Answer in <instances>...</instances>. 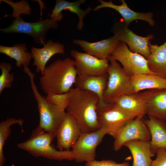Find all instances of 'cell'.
Instances as JSON below:
<instances>
[{"mask_svg":"<svg viewBox=\"0 0 166 166\" xmlns=\"http://www.w3.org/2000/svg\"><path fill=\"white\" fill-rule=\"evenodd\" d=\"M69 92L70 98L66 110L76 120L81 132L94 131L101 128L98 119V96L77 87H73Z\"/></svg>","mask_w":166,"mask_h":166,"instance_id":"obj_1","label":"cell"},{"mask_svg":"<svg viewBox=\"0 0 166 166\" xmlns=\"http://www.w3.org/2000/svg\"><path fill=\"white\" fill-rule=\"evenodd\" d=\"M77 76L73 60H57L46 67L40 78V84L47 95L65 93L75 84Z\"/></svg>","mask_w":166,"mask_h":166,"instance_id":"obj_2","label":"cell"},{"mask_svg":"<svg viewBox=\"0 0 166 166\" xmlns=\"http://www.w3.org/2000/svg\"><path fill=\"white\" fill-rule=\"evenodd\" d=\"M56 136L53 133L35 129L30 138L18 143L17 147L36 157H42L59 161L74 160L71 150H57L52 145L51 143Z\"/></svg>","mask_w":166,"mask_h":166,"instance_id":"obj_3","label":"cell"},{"mask_svg":"<svg viewBox=\"0 0 166 166\" xmlns=\"http://www.w3.org/2000/svg\"><path fill=\"white\" fill-rule=\"evenodd\" d=\"M23 70L29 77L31 88L37 103L39 122L35 129L56 135L66 112L50 102L46 97L40 94L34 82V75L28 67H24Z\"/></svg>","mask_w":166,"mask_h":166,"instance_id":"obj_4","label":"cell"},{"mask_svg":"<svg viewBox=\"0 0 166 166\" xmlns=\"http://www.w3.org/2000/svg\"><path fill=\"white\" fill-rule=\"evenodd\" d=\"M110 62L107 74V85L103 96V101L107 104H113L120 97L135 93L131 77L124 72L117 61L109 56Z\"/></svg>","mask_w":166,"mask_h":166,"instance_id":"obj_5","label":"cell"},{"mask_svg":"<svg viewBox=\"0 0 166 166\" xmlns=\"http://www.w3.org/2000/svg\"><path fill=\"white\" fill-rule=\"evenodd\" d=\"M11 24L7 27L1 29L0 31L6 34L20 33L31 36L35 44L44 45L46 42V35L51 29L55 30L59 26L58 22L50 18H41L35 22L25 21L19 16L15 17Z\"/></svg>","mask_w":166,"mask_h":166,"instance_id":"obj_6","label":"cell"},{"mask_svg":"<svg viewBox=\"0 0 166 166\" xmlns=\"http://www.w3.org/2000/svg\"><path fill=\"white\" fill-rule=\"evenodd\" d=\"M111 55L121 63L124 72L130 77L142 74L156 75L149 69L146 59L131 51L123 42H119Z\"/></svg>","mask_w":166,"mask_h":166,"instance_id":"obj_7","label":"cell"},{"mask_svg":"<svg viewBox=\"0 0 166 166\" xmlns=\"http://www.w3.org/2000/svg\"><path fill=\"white\" fill-rule=\"evenodd\" d=\"M98 119L101 128L115 138L120 131L136 117L119 108L114 104L99 107Z\"/></svg>","mask_w":166,"mask_h":166,"instance_id":"obj_8","label":"cell"},{"mask_svg":"<svg viewBox=\"0 0 166 166\" xmlns=\"http://www.w3.org/2000/svg\"><path fill=\"white\" fill-rule=\"evenodd\" d=\"M106 134L101 128L94 131L81 132L71 148L74 160L78 163H86L95 160L96 148Z\"/></svg>","mask_w":166,"mask_h":166,"instance_id":"obj_9","label":"cell"},{"mask_svg":"<svg viewBox=\"0 0 166 166\" xmlns=\"http://www.w3.org/2000/svg\"><path fill=\"white\" fill-rule=\"evenodd\" d=\"M111 30L120 42L127 44L132 52L140 54L145 58L150 54L149 43L153 38V34H149L145 37L137 35L121 21L114 23Z\"/></svg>","mask_w":166,"mask_h":166,"instance_id":"obj_10","label":"cell"},{"mask_svg":"<svg viewBox=\"0 0 166 166\" xmlns=\"http://www.w3.org/2000/svg\"><path fill=\"white\" fill-rule=\"evenodd\" d=\"M70 54L74 59L78 75L94 76L107 74L109 66L108 59H100L75 49L71 50Z\"/></svg>","mask_w":166,"mask_h":166,"instance_id":"obj_11","label":"cell"},{"mask_svg":"<svg viewBox=\"0 0 166 166\" xmlns=\"http://www.w3.org/2000/svg\"><path fill=\"white\" fill-rule=\"evenodd\" d=\"M151 139L150 132L143 117H138L129 122L117 134L113 148L117 151L128 142L135 140L149 141Z\"/></svg>","mask_w":166,"mask_h":166,"instance_id":"obj_12","label":"cell"},{"mask_svg":"<svg viewBox=\"0 0 166 166\" xmlns=\"http://www.w3.org/2000/svg\"><path fill=\"white\" fill-rule=\"evenodd\" d=\"M81 132L76 120L66 112L56 133L57 147L61 151H69L77 140Z\"/></svg>","mask_w":166,"mask_h":166,"instance_id":"obj_13","label":"cell"},{"mask_svg":"<svg viewBox=\"0 0 166 166\" xmlns=\"http://www.w3.org/2000/svg\"><path fill=\"white\" fill-rule=\"evenodd\" d=\"M120 40L113 35L101 41L93 42L75 39L74 44L78 45L85 53L100 59H108L116 47Z\"/></svg>","mask_w":166,"mask_h":166,"instance_id":"obj_14","label":"cell"},{"mask_svg":"<svg viewBox=\"0 0 166 166\" xmlns=\"http://www.w3.org/2000/svg\"><path fill=\"white\" fill-rule=\"evenodd\" d=\"M100 4L96 6L93 9L96 11L104 8L113 9L118 12L122 16L125 24L128 26L132 21L137 20H142L147 22L150 26L155 25V22L153 19V14L152 12L140 13L136 12L130 8L124 0H121V5L114 4L111 0L109 2L102 0H98Z\"/></svg>","mask_w":166,"mask_h":166,"instance_id":"obj_15","label":"cell"},{"mask_svg":"<svg viewBox=\"0 0 166 166\" xmlns=\"http://www.w3.org/2000/svg\"><path fill=\"white\" fill-rule=\"evenodd\" d=\"M33 65L36 67V71L43 74L47 62L54 55L64 53V45L58 42H55L51 39L47 41L42 48L34 47L31 49Z\"/></svg>","mask_w":166,"mask_h":166,"instance_id":"obj_16","label":"cell"},{"mask_svg":"<svg viewBox=\"0 0 166 166\" xmlns=\"http://www.w3.org/2000/svg\"><path fill=\"white\" fill-rule=\"evenodd\" d=\"M146 103L147 114L166 121V89H150L141 92Z\"/></svg>","mask_w":166,"mask_h":166,"instance_id":"obj_17","label":"cell"},{"mask_svg":"<svg viewBox=\"0 0 166 166\" xmlns=\"http://www.w3.org/2000/svg\"><path fill=\"white\" fill-rule=\"evenodd\" d=\"M85 2V0H78L74 2H69L64 0H56L54 7L50 15V18L57 22L61 21L63 17L62 11L63 10H69L76 14L78 16L79 20L77 28L78 30L81 31L84 26V17L93 10L90 7L85 10L80 8V5Z\"/></svg>","mask_w":166,"mask_h":166,"instance_id":"obj_18","label":"cell"},{"mask_svg":"<svg viewBox=\"0 0 166 166\" xmlns=\"http://www.w3.org/2000/svg\"><path fill=\"white\" fill-rule=\"evenodd\" d=\"M108 79L107 74L94 76L78 75L75 84L76 87L96 94L99 99V107L101 108L108 105L103 101V96L106 88Z\"/></svg>","mask_w":166,"mask_h":166,"instance_id":"obj_19","label":"cell"},{"mask_svg":"<svg viewBox=\"0 0 166 166\" xmlns=\"http://www.w3.org/2000/svg\"><path fill=\"white\" fill-rule=\"evenodd\" d=\"M113 104L136 117H143L147 114L146 101L141 93L122 96Z\"/></svg>","mask_w":166,"mask_h":166,"instance_id":"obj_20","label":"cell"},{"mask_svg":"<svg viewBox=\"0 0 166 166\" xmlns=\"http://www.w3.org/2000/svg\"><path fill=\"white\" fill-rule=\"evenodd\" d=\"M144 121L151 136L149 141L151 148L155 155L159 149H166V122L150 116Z\"/></svg>","mask_w":166,"mask_h":166,"instance_id":"obj_21","label":"cell"},{"mask_svg":"<svg viewBox=\"0 0 166 166\" xmlns=\"http://www.w3.org/2000/svg\"><path fill=\"white\" fill-rule=\"evenodd\" d=\"M149 141L135 140L124 144V146L128 148L132 156V166H150L152 160V157L155 154L151 150Z\"/></svg>","mask_w":166,"mask_h":166,"instance_id":"obj_22","label":"cell"},{"mask_svg":"<svg viewBox=\"0 0 166 166\" xmlns=\"http://www.w3.org/2000/svg\"><path fill=\"white\" fill-rule=\"evenodd\" d=\"M150 54L146 58L149 69L156 75L166 78V41L158 45L149 43Z\"/></svg>","mask_w":166,"mask_h":166,"instance_id":"obj_23","label":"cell"},{"mask_svg":"<svg viewBox=\"0 0 166 166\" xmlns=\"http://www.w3.org/2000/svg\"><path fill=\"white\" fill-rule=\"evenodd\" d=\"M135 93L143 90L166 89V78L151 74H142L131 77Z\"/></svg>","mask_w":166,"mask_h":166,"instance_id":"obj_24","label":"cell"},{"mask_svg":"<svg viewBox=\"0 0 166 166\" xmlns=\"http://www.w3.org/2000/svg\"><path fill=\"white\" fill-rule=\"evenodd\" d=\"M25 43H16L13 46L0 45V52L4 54L16 61L18 68L28 67L32 58L31 52L27 51Z\"/></svg>","mask_w":166,"mask_h":166,"instance_id":"obj_25","label":"cell"},{"mask_svg":"<svg viewBox=\"0 0 166 166\" xmlns=\"http://www.w3.org/2000/svg\"><path fill=\"white\" fill-rule=\"evenodd\" d=\"M24 121L22 119L9 118L0 122V166H3L6 162L3 152L5 142L11 132V127L18 124L22 126Z\"/></svg>","mask_w":166,"mask_h":166,"instance_id":"obj_26","label":"cell"},{"mask_svg":"<svg viewBox=\"0 0 166 166\" xmlns=\"http://www.w3.org/2000/svg\"><path fill=\"white\" fill-rule=\"evenodd\" d=\"M0 68L1 70V74L0 76L1 94L5 88L9 89L12 87L14 77L13 73H10L12 69V66L10 63H0Z\"/></svg>","mask_w":166,"mask_h":166,"instance_id":"obj_27","label":"cell"},{"mask_svg":"<svg viewBox=\"0 0 166 166\" xmlns=\"http://www.w3.org/2000/svg\"><path fill=\"white\" fill-rule=\"evenodd\" d=\"M70 96L69 92L62 94L49 93L46 97L50 102L57 106L61 110L65 111L68 105Z\"/></svg>","mask_w":166,"mask_h":166,"instance_id":"obj_28","label":"cell"},{"mask_svg":"<svg viewBox=\"0 0 166 166\" xmlns=\"http://www.w3.org/2000/svg\"><path fill=\"white\" fill-rule=\"evenodd\" d=\"M85 166H130L129 163L125 162L118 163L111 160H102L93 161L85 163Z\"/></svg>","mask_w":166,"mask_h":166,"instance_id":"obj_29","label":"cell"},{"mask_svg":"<svg viewBox=\"0 0 166 166\" xmlns=\"http://www.w3.org/2000/svg\"><path fill=\"white\" fill-rule=\"evenodd\" d=\"M156 154V157L152 160L150 166H166V149H159Z\"/></svg>","mask_w":166,"mask_h":166,"instance_id":"obj_30","label":"cell"},{"mask_svg":"<svg viewBox=\"0 0 166 166\" xmlns=\"http://www.w3.org/2000/svg\"></svg>","mask_w":166,"mask_h":166,"instance_id":"obj_31","label":"cell"}]
</instances>
